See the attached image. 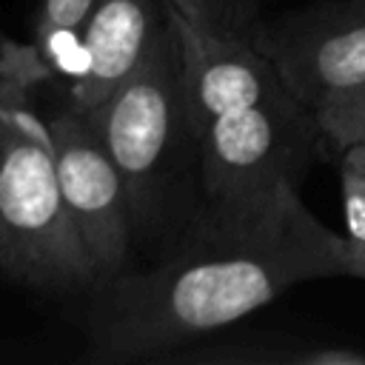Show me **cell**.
Instances as JSON below:
<instances>
[{
    "instance_id": "13",
    "label": "cell",
    "mask_w": 365,
    "mask_h": 365,
    "mask_svg": "<svg viewBox=\"0 0 365 365\" xmlns=\"http://www.w3.org/2000/svg\"><path fill=\"white\" fill-rule=\"evenodd\" d=\"M342 163L356 165V168H362V171H365V145H354V148L342 151Z\"/></svg>"
},
{
    "instance_id": "8",
    "label": "cell",
    "mask_w": 365,
    "mask_h": 365,
    "mask_svg": "<svg viewBox=\"0 0 365 365\" xmlns=\"http://www.w3.org/2000/svg\"><path fill=\"white\" fill-rule=\"evenodd\" d=\"M94 0H43L37 11L34 57L51 68L80 80L86 68L83 54V26L91 14Z\"/></svg>"
},
{
    "instance_id": "10",
    "label": "cell",
    "mask_w": 365,
    "mask_h": 365,
    "mask_svg": "<svg viewBox=\"0 0 365 365\" xmlns=\"http://www.w3.org/2000/svg\"><path fill=\"white\" fill-rule=\"evenodd\" d=\"M185 20L194 26L225 34V37H251L257 17V0H168Z\"/></svg>"
},
{
    "instance_id": "6",
    "label": "cell",
    "mask_w": 365,
    "mask_h": 365,
    "mask_svg": "<svg viewBox=\"0 0 365 365\" xmlns=\"http://www.w3.org/2000/svg\"><path fill=\"white\" fill-rule=\"evenodd\" d=\"M248 40L311 108L365 86V0H325L259 20Z\"/></svg>"
},
{
    "instance_id": "11",
    "label": "cell",
    "mask_w": 365,
    "mask_h": 365,
    "mask_svg": "<svg viewBox=\"0 0 365 365\" xmlns=\"http://www.w3.org/2000/svg\"><path fill=\"white\" fill-rule=\"evenodd\" d=\"M342 171V200H345V225L354 242L365 245V171L348 163H339Z\"/></svg>"
},
{
    "instance_id": "12",
    "label": "cell",
    "mask_w": 365,
    "mask_h": 365,
    "mask_svg": "<svg viewBox=\"0 0 365 365\" xmlns=\"http://www.w3.org/2000/svg\"><path fill=\"white\" fill-rule=\"evenodd\" d=\"M345 277H362L365 279V245L354 242L351 237L345 245Z\"/></svg>"
},
{
    "instance_id": "9",
    "label": "cell",
    "mask_w": 365,
    "mask_h": 365,
    "mask_svg": "<svg viewBox=\"0 0 365 365\" xmlns=\"http://www.w3.org/2000/svg\"><path fill=\"white\" fill-rule=\"evenodd\" d=\"M314 117L325 145H334L336 151L365 145V86L317 103Z\"/></svg>"
},
{
    "instance_id": "4",
    "label": "cell",
    "mask_w": 365,
    "mask_h": 365,
    "mask_svg": "<svg viewBox=\"0 0 365 365\" xmlns=\"http://www.w3.org/2000/svg\"><path fill=\"white\" fill-rule=\"evenodd\" d=\"M208 217H240L299 188L322 134L314 108L291 88L257 106L194 117Z\"/></svg>"
},
{
    "instance_id": "5",
    "label": "cell",
    "mask_w": 365,
    "mask_h": 365,
    "mask_svg": "<svg viewBox=\"0 0 365 365\" xmlns=\"http://www.w3.org/2000/svg\"><path fill=\"white\" fill-rule=\"evenodd\" d=\"M46 125L54 148L60 191L80 242L100 279L114 277L128 268L134 251V222L125 182L88 114L66 103Z\"/></svg>"
},
{
    "instance_id": "1",
    "label": "cell",
    "mask_w": 365,
    "mask_h": 365,
    "mask_svg": "<svg viewBox=\"0 0 365 365\" xmlns=\"http://www.w3.org/2000/svg\"><path fill=\"white\" fill-rule=\"evenodd\" d=\"M345 245L348 237L325 228L294 185L240 217L202 214L148 268H123L83 294L86 359L160 362L297 282L345 277Z\"/></svg>"
},
{
    "instance_id": "7",
    "label": "cell",
    "mask_w": 365,
    "mask_h": 365,
    "mask_svg": "<svg viewBox=\"0 0 365 365\" xmlns=\"http://www.w3.org/2000/svg\"><path fill=\"white\" fill-rule=\"evenodd\" d=\"M168 23V0H94L83 26L86 68L68 88V106L91 111L151 51Z\"/></svg>"
},
{
    "instance_id": "2",
    "label": "cell",
    "mask_w": 365,
    "mask_h": 365,
    "mask_svg": "<svg viewBox=\"0 0 365 365\" xmlns=\"http://www.w3.org/2000/svg\"><path fill=\"white\" fill-rule=\"evenodd\" d=\"M83 114L125 182L134 245L154 248L160 259L205 211L200 134L171 17L137 71Z\"/></svg>"
},
{
    "instance_id": "3",
    "label": "cell",
    "mask_w": 365,
    "mask_h": 365,
    "mask_svg": "<svg viewBox=\"0 0 365 365\" xmlns=\"http://www.w3.org/2000/svg\"><path fill=\"white\" fill-rule=\"evenodd\" d=\"M0 271L20 285L83 297L97 279L68 217L48 125L0 94Z\"/></svg>"
}]
</instances>
